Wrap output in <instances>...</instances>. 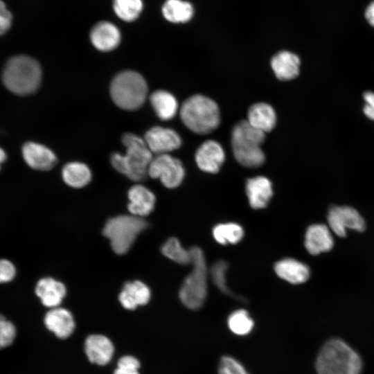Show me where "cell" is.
<instances>
[{
	"instance_id": "cell-1",
	"label": "cell",
	"mask_w": 374,
	"mask_h": 374,
	"mask_svg": "<svg viewBox=\"0 0 374 374\" xmlns=\"http://www.w3.org/2000/svg\"><path fill=\"white\" fill-rule=\"evenodd\" d=\"M125 154L114 152L110 162L118 172L134 181H144L148 175L149 165L153 158L144 139L132 133H126L122 137Z\"/></svg>"
},
{
	"instance_id": "cell-2",
	"label": "cell",
	"mask_w": 374,
	"mask_h": 374,
	"mask_svg": "<svg viewBox=\"0 0 374 374\" xmlns=\"http://www.w3.org/2000/svg\"><path fill=\"white\" fill-rule=\"evenodd\" d=\"M362 367L358 354L339 339L326 342L316 361L318 374H359Z\"/></svg>"
},
{
	"instance_id": "cell-3",
	"label": "cell",
	"mask_w": 374,
	"mask_h": 374,
	"mask_svg": "<svg viewBox=\"0 0 374 374\" xmlns=\"http://www.w3.org/2000/svg\"><path fill=\"white\" fill-rule=\"evenodd\" d=\"M42 70L39 63L26 55L12 57L3 71V82L8 89L17 95H28L39 87Z\"/></svg>"
},
{
	"instance_id": "cell-4",
	"label": "cell",
	"mask_w": 374,
	"mask_h": 374,
	"mask_svg": "<svg viewBox=\"0 0 374 374\" xmlns=\"http://www.w3.org/2000/svg\"><path fill=\"white\" fill-rule=\"evenodd\" d=\"M265 138V133L251 126L247 120L235 125L231 144L238 162L250 168L260 166L265 161V154L260 148Z\"/></svg>"
},
{
	"instance_id": "cell-5",
	"label": "cell",
	"mask_w": 374,
	"mask_h": 374,
	"mask_svg": "<svg viewBox=\"0 0 374 374\" xmlns=\"http://www.w3.org/2000/svg\"><path fill=\"white\" fill-rule=\"evenodd\" d=\"M180 116L183 123L198 134L211 132L220 123L217 104L202 95H194L186 99L181 107Z\"/></svg>"
},
{
	"instance_id": "cell-6",
	"label": "cell",
	"mask_w": 374,
	"mask_h": 374,
	"mask_svg": "<svg viewBox=\"0 0 374 374\" xmlns=\"http://www.w3.org/2000/svg\"><path fill=\"white\" fill-rule=\"evenodd\" d=\"M189 251L193 270L182 283L179 299L188 308L198 310L203 305L207 295L206 263L199 247H193Z\"/></svg>"
},
{
	"instance_id": "cell-7",
	"label": "cell",
	"mask_w": 374,
	"mask_h": 374,
	"mask_svg": "<svg viewBox=\"0 0 374 374\" xmlns=\"http://www.w3.org/2000/svg\"><path fill=\"white\" fill-rule=\"evenodd\" d=\"M148 85L144 78L134 71L118 73L110 85V95L114 103L125 110H135L145 102Z\"/></svg>"
},
{
	"instance_id": "cell-8",
	"label": "cell",
	"mask_w": 374,
	"mask_h": 374,
	"mask_svg": "<svg viewBox=\"0 0 374 374\" xmlns=\"http://www.w3.org/2000/svg\"><path fill=\"white\" fill-rule=\"evenodd\" d=\"M148 226V222L143 217L132 214L121 215L109 219L103 233L109 240L113 251L122 255L130 250L136 237Z\"/></svg>"
},
{
	"instance_id": "cell-9",
	"label": "cell",
	"mask_w": 374,
	"mask_h": 374,
	"mask_svg": "<svg viewBox=\"0 0 374 374\" xmlns=\"http://www.w3.org/2000/svg\"><path fill=\"white\" fill-rule=\"evenodd\" d=\"M184 174L181 161L168 154H158L153 157L148 170L150 177L159 179L168 188L179 186L184 179Z\"/></svg>"
},
{
	"instance_id": "cell-10",
	"label": "cell",
	"mask_w": 374,
	"mask_h": 374,
	"mask_svg": "<svg viewBox=\"0 0 374 374\" xmlns=\"http://www.w3.org/2000/svg\"><path fill=\"white\" fill-rule=\"evenodd\" d=\"M327 221L328 227L339 237H345L347 230L363 231L366 223L354 208L348 206H335L328 213Z\"/></svg>"
},
{
	"instance_id": "cell-11",
	"label": "cell",
	"mask_w": 374,
	"mask_h": 374,
	"mask_svg": "<svg viewBox=\"0 0 374 374\" xmlns=\"http://www.w3.org/2000/svg\"><path fill=\"white\" fill-rule=\"evenodd\" d=\"M144 140L152 153L156 155L168 154L178 149L181 144V137L176 131L160 126L148 130Z\"/></svg>"
},
{
	"instance_id": "cell-12",
	"label": "cell",
	"mask_w": 374,
	"mask_h": 374,
	"mask_svg": "<svg viewBox=\"0 0 374 374\" xmlns=\"http://www.w3.org/2000/svg\"><path fill=\"white\" fill-rule=\"evenodd\" d=\"M89 38L92 45L98 51L108 52L118 46L121 41L119 28L109 21H100L91 28Z\"/></svg>"
},
{
	"instance_id": "cell-13",
	"label": "cell",
	"mask_w": 374,
	"mask_h": 374,
	"mask_svg": "<svg viewBox=\"0 0 374 374\" xmlns=\"http://www.w3.org/2000/svg\"><path fill=\"white\" fill-rule=\"evenodd\" d=\"M84 348L89 362L99 366L109 364L114 353L111 339L100 334L89 335L84 341Z\"/></svg>"
},
{
	"instance_id": "cell-14",
	"label": "cell",
	"mask_w": 374,
	"mask_h": 374,
	"mask_svg": "<svg viewBox=\"0 0 374 374\" xmlns=\"http://www.w3.org/2000/svg\"><path fill=\"white\" fill-rule=\"evenodd\" d=\"M225 159L221 145L213 140L204 142L197 150L195 161L200 170L206 172L216 173Z\"/></svg>"
},
{
	"instance_id": "cell-15",
	"label": "cell",
	"mask_w": 374,
	"mask_h": 374,
	"mask_svg": "<svg viewBox=\"0 0 374 374\" xmlns=\"http://www.w3.org/2000/svg\"><path fill=\"white\" fill-rule=\"evenodd\" d=\"M44 323L49 331L62 339L69 337L75 328V322L71 312L59 306L51 308L46 313Z\"/></svg>"
},
{
	"instance_id": "cell-16",
	"label": "cell",
	"mask_w": 374,
	"mask_h": 374,
	"mask_svg": "<svg viewBox=\"0 0 374 374\" xmlns=\"http://www.w3.org/2000/svg\"><path fill=\"white\" fill-rule=\"evenodd\" d=\"M22 155L26 163L35 170H51L57 161L56 155L51 150L34 142H28L24 145Z\"/></svg>"
},
{
	"instance_id": "cell-17",
	"label": "cell",
	"mask_w": 374,
	"mask_h": 374,
	"mask_svg": "<svg viewBox=\"0 0 374 374\" xmlns=\"http://www.w3.org/2000/svg\"><path fill=\"white\" fill-rule=\"evenodd\" d=\"M305 247L312 255L330 251L334 246L332 232L323 224L310 225L305 234Z\"/></svg>"
},
{
	"instance_id": "cell-18",
	"label": "cell",
	"mask_w": 374,
	"mask_h": 374,
	"mask_svg": "<svg viewBox=\"0 0 374 374\" xmlns=\"http://www.w3.org/2000/svg\"><path fill=\"white\" fill-rule=\"evenodd\" d=\"M127 197V209L133 215L143 218L154 208L155 195L143 185L136 184L132 186L128 190Z\"/></svg>"
},
{
	"instance_id": "cell-19",
	"label": "cell",
	"mask_w": 374,
	"mask_h": 374,
	"mask_svg": "<svg viewBox=\"0 0 374 374\" xmlns=\"http://www.w3.org/2000/svg\"><path fill=\"white\" fill-rule=\"evenodd\" d=\"M35 294L44 306L53 308L61 304L66 296V289L62 282L45 277L37 283Z\"/></svg>"
},
{
	"instance_id": "cell-20",
	"label": "cell",
	"mask_w": 374,
	"mask_h": 374,
	"mask_svg": "<svg viewBox=\"0 0 374 374\" xmlns=\"http://www.w3.org/2000/svg\"><path fill=\"white\" fill-rule=\"evenodd\" d=\"M150 297L151 292L148 286L140 280H134L125 283L118 300L125 309L133 310L139 305H146Z\"/></svg>"
},
{
	"instance_id": "cell-21",
	"label": "cell",
	"mask_w": 374,
	"mask_h": 374,
	"mask_svg": "<svg viewBox=\"0 0 374 374\" xmlns=\"http://www.w3.org/2000/svg\"><path fill=\"white\" fill-rule=\"evenodd\" d=\"M246 193L253 208H263L273 194L271 183L262 176L249 179L246 183Z\"/></svg>"
},
{
	"instance_id": "cell-22",
	"label": "cell",
	"mask_w": 374,
	"mask_h": 374,
	"mask_svg": "<svg viewBox=\"0 0 374 374\" xmlns=\"http://www.w3.org/2000/svg\"><path fill=\"white\" fill-rule=\"evenodd\" d=\"M300 59L294 53L282 51L271 60V66L276 76L280 80H290L299 73Z\"/></svg>"
},
{
	"instance_id": "cell-23",
	"label": "cell",
	"mask_w": 374,
	"mask_h": 374,
	"mask_svg": "<svg viewBox=\"0 0 374 374\" xmlns=\"http://www.w3.org/2000/svg\"><path fill=\"white\" fill-rule=\"evenodd\" d=\"M247 121L251 126L265 133L274 128L276 116L271 105L265 103H258L249 107Z\"/></svg>"
},
{
	"instance_id": "cell-24",
	"label": "cell",
	"mask_w": 374,
	"mask_h": 374,
	"mask_svg": "<svg viewBox=\"0 0 374 374\" xmlns=\"http://www.w3.org/2000/svg\"><path fill=\"white\" fill-rule=\"evenodd\" d=\"M161 14L170 23L186 24L193 19L195 8L186 0H166L161 6Z\"/></svg>"
},
{
	"instance_id": "cell-25",
	"label": "cell",
	"mask_w": 374,
	"mask_h": 374,
	"mask_svg": "<svg viewBox=\"0 0 374 374\" xmlns=\"http://www.w3.org/2000/svg\"><path fill=\"white\" fill-rule=\"evenodd\" d=\"M274 269L280 278L292 284L303 283L310 276L309 267L293 258H285L278 261L276 263Z\"/></svg>"
},
{
	"instance_id": "cell-26",
	"label": "cell",
	"mask_w": 374,
	"mask_h": 374,
	"mask_svg": "<svg viewBox=\"0 0 374 374\" xmlns=\"http://www.w3.org/2000/svg\"><path fill=\"white\" fill-rule=\"evenodd\" d=\"M150 101L157 116L163 121L172 119L177 112V100L167 91H155L151 94Z\"/></svg>"
},
{
	"instance_id": "cell-27",
	"label": "cell",
	"mask_w": 374,
	"mask_h": 374,
	"mask_svg": "<svg viewBox=\"0 0 374 374\" xmlns=\"http://www.w3.org/2000/svg\"><path fill=\"white\" fill-rule=\"evenodd\" d=\"M64 181L69 186L80 188L87 186L91 179L89 168L84 163H67L62 170Z\"/></svg>"
},
{
	"instance_id": "cell-28",
	"label": "cell",
	"mask_w": 374,
	"mask_h": 374,
	"mask_svg": "<svg viewBox=\"0 0 374 374\" xmlns=\"http://www.w3.org/2000/svg\"><path fill=\"white\" fill-rule=\"evenodd\" d=\"M115 15L122 21L132 22L136 20L143 10V0H113Z\"/></svg>"
},
{
	"instance_id": "cell-29",
	"label": "cell",
	"mask_w": 374,
	"mask_h": 374,
	"mask_svg": "<svg viewBox=\"0 0 374 374\" xmlns=\"http://www.w3.org/2000/svg\"><path fill=\"white\" fill-rule=\"evenodd\" d=\"M215 240L221 244H235L244 235L241 226L235 223H224L216 225L213 229Z\"/></svg>"
},
{
	"instance_id": "cell-30",
	"label": "cell",
	"mask_w": 374,
	"mask_h": 374,
	"mask_svg": "<svg viewBox=\"0 0 374 374\" xmlns=\"http://www.w3.org/2000/svg\"><path fill=\"white\" fill-rule=\"evenodd\" d=\"M227 324L233 333L240 336L248 335L254 326L253 319L244 310L233 312L228 317Z\"/></svg>"
},
{
	"instance_id": "cell-31",
	"label": "cell",
	"mask_w": 374,
	"mask_h": 374,
	"mask_svg": "<svg viewBox=\"0 0 374 374\" xmlns=\"http://www.w3.org/2000/svg\"><path fill=\"white\" fill-rule=\"evenodd\" d=\"M162 253L168 258L181 265L191 262L189 250L185 249L175 238H169L161 247Z\"/></svg>"
},
{
	"instance_id": "cell-32",
	"label": "cell",
	"mask_w": 374,
	"mask_h": 374,
	"mask_svg": "<svg viewBox=\"0 0 374 374\" xmlns=\"http://www.w3.org/2000/svg\"><path fill=\"white\" fill-rule=\"evenodd\" d=\"M229 264L224 260H218L211 269V275L214 284L224 294L235 296L229 289L226 283V271Z\"/></svg>"
},
{
	"instance_id": "cell-33",
	"label": "cell",
	"mask_w": 374,
	"mask_h": 374,
	"mask_svg": "<svg viewBox=\"0 0 374 374\" xmlns=\"http://www.w3.org/2000/svg\"><path fill=\"white\" fill-rule=\"evenodd\" d=\"M16 337L15 325L0 314V349L9 346Z\"/></svg>"
},
{
	"instance_id": "cell-34",
	"label": "cell",
	"mask_w": 374,
	"mask_h": 374,
	"mask_svg": "<svg viewBox=\"0 0 374 374\" xmlns=\"http://www.w3.org/2000/svg\"><path fill=\"white\" fill-rule=\"evenodd\" d=\"M218 374H249L237 359L231 356H223L220 361Z\"/></svg>"
},
{
	"instance_id": "cell-35",
	"label": "cell",
	"mask_w": 374,
	"mask_h": 374,
	"mask_svg": "<svg viewBox=\"0 0 374 374\" xmlns=\"http://www.w3.org/2000/svg\"><path fill=\"white\" fill-rule=\"evenodd\" d=\"M16 274L15 265L8 260L0 259V283L12 280Z\"/></svg>"
},
{
	"instance_id": "cell-36",
	"label": "cell",
	"mask_w": 374,
	"mask_h": 374,
	"mask_svg": "<svg viewBox=\"0 0 374 374\" xmlns=\"http://www.w3.org/2000/svg\"><path fill=\"white\" fill-rule=\"evenodd\" d=\"M12 15L4 2L0 0V35L6 33L11 26Z\"/></svg>"
},
{
	"instance_id": "cell-37",
	"label": "cell",
	"mask_w": 374,
	"mask_h": 374,
	"mask_svg": "<svg viewBox=\"0 0 374 374\" xmlns=\"http://www.w3.org/2000/svg\"><path fill=\"white\" fill-rule=\"evenodd\" d=\"M363 98L365 102L363 107L364 114L368 118L374 121V91L364 92Z\"/></svg>"
},
{
	"instance_id": "cell-38",
	"label": "cell",
	"mask_w": 374,
	"mask_h": 374,
	"mask_svg": "<svg viewBox=\"0 0 374 374\" xmlns=\"http://www.w3.org/2000/svg\"><path fill=\"white\" fill-rule=\"evenodd\" d=\"M140 366L141 364L139 360L132 355H124L121 357L117 362V367L120 368L139 370Z\"/></svg>"
},
{
	"instance_id": "cell-39",
	"label": "cell",
	"mask_w": 374,
	"mask_h": 374,
	"mask_svg": "<svg viewBox=\"0 0 374 374\" xmlns=\"http://www.w3.org/2000/svg\"><path fill=\"white\" fill-rule=\"evenodd\" d=\"M365 17L367 21L374 27V1L371 2L366 8Z\"/></svg>"
},
{
	"instance_id": "cell-40",
	"label": "cell",
	"mask_w": 374,
	"mask_h": 374,
	"mask_svg": "<svg viewBox=\"0 0 374 374\" xmlns=\"http://www.w3.org/2000/svg\"><path fill=\"white\" fill-rule=\"evenodd\" d=\"M114 374H140V373L139 372V370L117 367L114 370Z\"/></svg>"
},
{
	"instance_id": "cell-41",
	"label": "cell",
	"mask_w": 374,
	"mask_h": 374,
	"mask_svg": "<svg viewBox=\"0 0 374 374\" xmlns=\"http://www.w3.org/2000/svg\"><path fill=\"white\" fill-rule=\"evenodd\" d=\"M6 159V152L3 151V149L0 148V168H1V163H3L5 161Z\"/></svg>"
}]
</instances>
